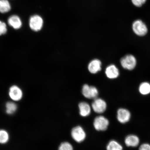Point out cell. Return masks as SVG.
I'll return each mask as SVG.
<instances>
[{
    "mask_svg": "<svg viewBox=\"0 0 150 150\" xmlns=\"http://www.w3.org/2000/svg\"><path fill=\"white\" fill-rule=\"evenodd\" d=\"M132 29L134 33L139 36H145L148 32L147 26L143 21L139 19L133 22Z\"/></svg>",
    "mask_w": 150,
    "mask_h": 150,
    "instance_id": "cell-1",
    "label": "cell"
},
{
    "mask_svg": "<svg viewBox=\"0 0 150 150\" xmlns=\"http://www.w3.org/2000/svg\"><path fill=\"white\" fill-rule=\"evenodd\" d=\"M120 63L122 67L124 69L131 70L135 67L137 64V60L134 56L127 55L122 58Z\"/></svg>",
    "mask_w": 150,
    "mask_h": 150,
    "instance_id": "cell-2",
    "label": "cell"
},
{
    "mask_svg": "<svg viewBox=\"0 0 150 150\" xmlns=\"http://www.w3.org/2000/svg\"><path fill=\"white\" fill-rule=\"evenodd\" d=\"M82 93L85 98L88 99H95L98 95V90L96 87L87 84H84L82 87Z\"/></svg>",
    "mask_w": 150,
    "mask_h": 150,
    "instance_id": "cell-3",
    "label": "cell"
},
{
    "mask_svg": "<svg viewBox=\"0 0 150 150\" xmlns=\"http://www.w3.org/2000/svg\"><path fill=\"white\" fill-rule=\"evenodd\" d=\"M44 21L42 18L39 15H34L31 17L29 19V24L30 28L33 31H40L43 25Z\"/></svg>",
    "mask_w": 150,
    "mask_h": 150,
    "instance_id": "cell-4",
    "label": "cell"
},
{
    "mask_svg": "<svg viewBox=\"0 0 150 150\" xmlns=\"http://www.w3.org/2000/svg\"><path fill=\"white\" fill-rule=\"evenodd\" d=\"M109 125L108 120L103 116L96 117L93 122L95 128L98 131H105L108 128Z\"/></svg>",
    "mask_w": 150,
    "mask_h": 150,
    "instance_id": "cell-5",
    "label": "cell"
},
{
    "mask_svg": "<svg viewBox=\"0 0 150 150\" xmlns=\"http://www.w3.org/2000/svg\"><path fill=\"white\" fill-rule=\"evenodd\" d=\"M92 107L94 111L97 113H102L106 110V103L103 99L96 98L92 104Z\"/></svg>",
    "mask_w": 150,
    "mask_h": 150,
    "instance_id": "cell-6",
    "label": "cell"
},
{
    "mask_svg": "<svg viewBox=\"0 0 150 150\" xmlns=\"http://www.w3.org/2000/svg\"><path fill=\"white\" fill-rule=\"evenodd\" d=\"M71 136L76 142H81L85 139L86 134L81 127L77 126L72 129L71 131Z\"/></svg>",
    "mask_w": 150,
    "mask_h": 150,
    "instance_id": "cell-7",
    "label": "cell"
},
{
    "mask_svg": "<svg viewBox=\"0 0 150 150\" xmlns=\"http://www.w3.org/2000/svg\"><path fill=\"white\" fill-rule=\"evenodd\" d=\"M130 112L126 109L120 108L117 110V119L120 122L126 123L130 120Z\"/></svg>",
    "mask_w": 150,
    "mask_h": 150,
    "instance_id": "cell-8",
    "label": "cell"
},
{
    "mask_svg": "<svg viewBox=\"0 0 150 150\" xmlns=\"http://www.w3.org/2000/svg\"><path fill=\"white\" fill-rule=\"evenodd\" d=\"M9 95L13 100L18 101L22 99L23 96V93L18 86H13L9 89Z\"/></svg>",
    "mask_w": 150,
    "mask_h": 150,
    "instance_id": "cell-9",
    "label": "cell"
},
{
    "mask_svg": "<svg viewBox=\"0 0 150 150\" xmlns=\"http://www.w3.org/2000/svg\"><path fill=\"white\" fill-rule=\"evenodd\" d=\"M105 73L107 77L111 79L117 78L120 74L119 69L114 64L108 66L106 69Z\"/></svg>",
    "mask_w": 150,
    "mask_h": 150,
    "instance_id": "cell-10",
    "label": "cell"
},
{
    "mask_svg": "<svg viewBox=\"0 0 150 150\" xmlns=\"http://www.w3.org/2000/svg\"><path fill=\"white\" fill-rule=\"evenodd\" d=\"M88 68L89 72L91 74H96L101 70L102 63L98 59H94L89 63Z\"/></svg>",
    "mask_w": 150,
    "mask_h": 150,
    "instance_id": "cell-11",
    "label": "cell"
},
{
    "mask_svg": "<svg viewBox=\"0 0 150 150\" xmlns=\"http://www.w3.org/2000/svg\"><path fill=\"white\" fill-rule=\"evenodd\" d=\"M8 23L9 25L15 29H19L22 26L21 19L16 15L11 16L8 19Z\"/></svg>",
    "mask_w": 150,
    "mask_h": 150,
    "instance_id": "cell-12",
    "label": "cell"
},
{
    "mask_svg": "<svg viewBox=\"0 0 150 150\" xmlns=\"http://www.w3.org/2000/svg\"><path fill=\"white\" fill-rule=\"evenodd\" d=\"M125 143L128 147H136L139 144V138L135 135H129L125 138Z\"/></svg>",
    "mask_w": 150,
    "mask_h": 150,
    "instance_id": "cell-13",
    "label": "cell"
},
{
    "mask_svg": "<svg viewBox=\"0 0 150 150\" xmlns=\"http://www.w3.org/2000/svg\"><path fill=\"white\" fill-rule=\"evenodd\" d=\"M80 115L83 117L88 116L91 112V108L88 103L81 102L79 104Z\"/></svg>",
    "mask_w": 150,
    "mask_h": 150,
    "instance_id": "cell-14",
    "label": "cell"
},
{
    "mask_svg": "<svg viewBox=\"0 0 150 150\" xmlns=\"http://www.w3.org/2000/svg\"><path fill=\"white\" fill-rule=\"evenodd\" d=\"M11 9V5L7 0H0V12L5 13L9 12Z\"/></svg>",
    "mask_w": 150,
    "mask_h": 150,
    "instance_id": "cell-15",
    "label": "cell"
},
{
    "mask_svg": "<svg viewBox=\"0 0 150 150\" xmlns=\"http://www.w3.org/2000/svg\"><path fill=\"white\" fill-rule=\"evenodd\" d=\"M139 92L142 95H147L150 93V84L147 82H144L139 86Z\"/></svg>",
    "mask_w": 150,
    "mask_h": 150,
    "instance_id": "cell-16",
    "label": "cell"
},
{
    "mask_svg": "<svg viewBox=\"0 0 150 150\" xmlns=\"http://www.w3.org/2000/svg\"><path fill=\"white\" fill-rule=\"evenodd\" d=\"M122 146L115 140H112L107 146V150H122Z\"/></svg>",
    "mask_w": 150,
    "mask_h": 150,
    "instance_id": "cell-17",
    "label": "cell"
},
{
    "mask_svg": "<svg viewBox=\"0 0 150 150\" xmlns=\"http://www.w3.org/2000/svg\"><path fill=\"white\" fill-rule=\"evenodd\" d=\"M6 112L7 113L9 114H12L14 113L16 111L17 106L15 103L12 102H8L6 103Z\"/></svg>",
    "mask_w": 150,
    "mask_h": 150,
    "instance_id": "cell-18",
    "label": "cell"
},
{
    "mask_svg": "<svg viewBox=\"0 0 150 150\" xmlns=\"http://www.w3.org/2000/svg\"><path fill=\"white\" fill-rule=\"evenodd\" d=\"M9 134L6 131L0 130V144H5L8 142Z\"/></svg>",
    "mask_w": 150,
    "mask_h": 150,
    "instance_id": "cell-19",
    "label": "cell"
},
{
    "mask_svg": "<svg viewBox=\"0 0 150 150\" xmlns=\"http://www.w3.org/2000/svg\"><path fill=\"white\" fill-rule=\"evenodd\" d=\"M59 150H73L72 145L68 142L62 143L59 146Z\"/></svg>",
    "mask_w": 150,
    "mask_h": 150,
    "instance_id": "cell-20",
    "label": "cell"
},
{
    "mask_svg": "<svg viewBox=\"0 0 150 150\" xmlns=\"http://www.w3.org/2000/svg\"><path fill=\"white\" fill-rule=\"evenodd\" d=\"M7 31L6 24L0 21V35L5 34Z\"/></svg>",
    "mask_w": 150,
    "mask_h": 150,
    "instance_id": "cell-21",
    "label": "cell"
},
{
    "mask_svg": "<svg viewBox=\"0 0 150 150\" xmlns=\"http://www.w3.org/2000/svg\"><path fill=\"white\" fill-rule=\"evenodd\" d=\"M133 4L136 7H142L146 3L147 0H131Z\"/></svg>",
    "mask_w": 150,
    "mask_h": 150,
    "instance_id": "cell-22",
    "label": "cell"
},
{
    "mask_svg": "<svg viewBox=\"0 0 150 150\" xmlns=\"http://www.w3.org/2000/svg\"><path fill=\"white\" fill-rule=\"evenodd\" d=\"M139 150H150V145L147 143H145L141 145Z\"/></svg>",
    "mask_w": 150,
    "mask_h": 150,
    "instance_id": "cell-23",
    "label": "cell"
}]
</instances>
